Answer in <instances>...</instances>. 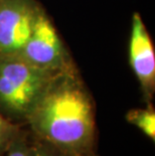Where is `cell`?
Masks as SVG:
<instances>
[{
  "label": "cell",
  "instance_id": "cell-1",
  "mask_svg": "<svg viewBox=\"0 0 155 156\" xmlns=\"http://www.w3.org/2000/svg\"><path fill=\"white\" fill-rule=\"evenodd\" d=\"M27 118L39 135L57 145L87 143L94 131V112L77 69L55 75Z\"/></svg>",
  "mask_w": 155,
  "mask_h": 156
},
{
  "label": "cell",
  "instance_id": "cell-2",
  "mask_svg": "<svg viewBox=\"0 0 155 156\" xmlns=\"http://www.w3.org/2000/svg\"><path fill=\"white\" fill-rule=\"evenodd\" d=\"M55 75L20 55L0 56V107L10 114L27 117Z\"/></svg>",
  "mask_w": 155,
  "mask_h": 156
},
{
  "label": "cell",
  "instance_id": "cell-3",
  "mask_svg": "<svg viewBox=\"0 0 155 156\" xmlns=\"http://www.w3.org/2000/svg\"><path fill=\"white\" fill-rule=\"evenodd\" d=\"M18 55L29 64L52 74L76 69L55 25L41 7L31 34Z\"/></svg>",
  "mask_w": 155,
  "mask_h": 156
},
{
  "label": "cell",
  "instance_id": "cell-4",
  "mask_svg": "<svg viewBox=\"0 0 155 156\" xmlns=\"http://www.w3.org/2000/svg\"><path fill=\"white\" fill-rule=\"evenodd\" d=\"M39 9L36 0H0V56L20 54Z\"/></svg>",
  "mask_w": 155,
  "mask_h": 156
},
{
  "label": "cell",
  "instance_id": "cell-5",
  "mask_svg": "<svg viewBox=\"0 0 155 156\" xmlns=\"http://www.w3.org/2000/svg\"><path fill=\"white\" fill-rule=\"evenodd\" d=\"M129 62L143 92L150 97L155 87L154 46L142 18L137 12L132 16Z\"/></svg>",
  "mask_w": 155,
  "mask_h": 156
},
{
  "label": "cell",
  "instance_id": "cell-6",
  "mask_svg": "<svg viewBox=\"0 0 155 156\" xmlns=\"http://www.w3.org/2000/svg\"><path fill=\"white\" fill-rule=\"evenodd\" d=\"M127 121L138 127L145 135L154 140L155 113L151 106L146 109H135L128 112Z\"/></svg>",
  "mask_w": 155,
  "mask_h": 156
},
{
  "label": "cell",
  "instance_id": "cell-7",
  "mask_svg": "<svg viewBox=\"0 0 155 156\" xmlns=\"http://www.w3.org/2000/svg\"><path fill=\"white\" fill-rule=\"evenodd\" d=\"M10 128L11 127H10V125L8 124V122L0 115V145L5 140L6 136L9 134Z\"/></svg>",
  "mask_w": 155,
  "mask_h": 156
},
{
  "label": "cell",
  "instance_id": "cell-8",
  "mask_svg": "<svg viewBox=\"0 0 155 156\" xmlns=\"http://www.w3.org/2000/svg\"><path fill=\"white\" fill-rule=\"evenodd\" d=\"M8 156H27L23 151H20V150H15V151H12L10 154Z\"/></svg>",
  "mask_w": 155,
  "mask_h": 156
},
{
  "label": "cell",
  "instance_id": "cell-9",
  "mask_svg": "<svg viewBox=\"0 0 155 156\" xmlns=\"http://www.w3.org/2000/svg\"><path fill=\"white\" fill-rule=\"evenodd\" d=\"M36 156H45V155H41V154H37Z\"/></svg>",
  "mask_w": 155,
  "mask_h": 156
}]
</instances>
